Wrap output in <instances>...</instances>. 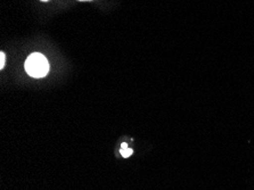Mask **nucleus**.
<instances>
[{
  "label": "nucleus",
  "mask_w": 254,
  "mask_h": 190,
  "mask_svg": "<svg viewBox=\"0 0 254 190\" xmlns=\"http://www.w3.org/2000/svg\"><path fill=\"white\" fill-rule=\"evenodd\" d=\"M25 71L30 76L40 79L48 74L49 63L42 54L33 53L25 61Z\"/></svg>",
  "instance_id": "nucleus-1"
},
{
  "label": "nucleus",
  "mask_w": 254,
  "mask_h": 190,
  "mask_svg": "<svg viewBox=\"0 0 254 190\" xmlns=\"http://www.w3.org/2000/svg\"><path fill=\"white\" fill-rule=\"evenodd\" d=\"M120 152H121V155H122L123 157L128 158V157L131 156L132 153H133V150L131 148H127V149H121Z\"/></svg>",
  "instance_id": "nucleus-2"
},
{
  "label": "nucleus",
  "mask_w": 254,
  "mask_h": 190,
  "mask_svg": "<svg viewBox=\"0 0 254 190\" xmlns=\"http://www.w3.org/2000/svg\"><path fill=\"white\" fill-rule=\"evenodd\" d=\"M5 63H6V55L5 53L1 52L0 53V68H3L5 67Z\"/></svg>",
  "instance_id": "nucleus-3"
},
{
  "label": "nucleus",
  "mask_w": 254,
  "mask_h": 190,
  "mask_svg": "<svg viewBox=\"0 0 254 190\" xmlns=\"http://www.w3.org/2000/svg\"><path fill=\"white\" fill-rule=\"evenodd\" d=\"M127 148H129V147H128V143H127V142H122V145H121V149H127Z\"/></svg>",
  "instance_id": "nucleus-4"
},
{
  "label": "nucleus",
  "mask_w": 254,
  "mask_h": 190,
  "mask_svg": "<svg viewBox=\"0 0 254 190\" xmlns=\"http://www.w3.org/2000/svg\"><path fill=\"white\" fill-rule=\"evenodd\" d=\"M80 1H90V0H80Z\"/></svg>",
  "instance_id": "nucleus-5"
},
{
  "label": "nucleus",
  "mask_w": 254,
  "mask_h": 190,
  "mask_svg": "<svg viewBox=\"0 0 254 190\" xmlns=\"http://www.w3.org/2000/svg\"><path fill=\"white\" fill-rule=\"evenodd\" d=\"M41 1H48V0H41Z\"/></svg>",
  "instance_id": "nucleus-6"
}]
</instances>
